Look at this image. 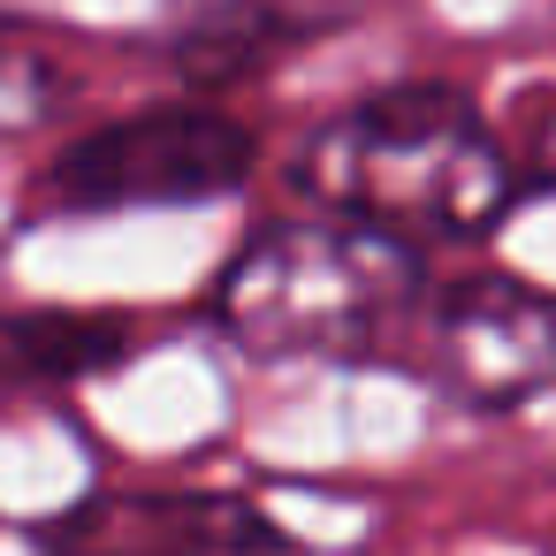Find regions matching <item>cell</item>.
Listing matches in <instances>:
<instances>
[{"instance_id": "52a82bcc", "label": "cell", "mask_w": 556, "mask_h": 556, "mask_svg": "<svg viewBox=\"0 0 556 556\" xmlns=\"http://www.w3.org/2000/svg\"><path fill=\"white\" fill-rule=\"evenodd\" d=\"M130 351V328L108 313H0V381H92Z\"/></svg>"}, {"instance_id": "3957f363", "label": "cell", "mask_w": 556, "mask_h": 556, "mask_svg": "<svg viewBox=\"0 0 556 556\" xmlns=\"http://www.w3.org/2000/svg\"><path fill=\"white\" fill-rule=\"evenodd\" d=\"M252 168H260V138L237 115L199 108V100H168V108H138L123 123L70 138L39 176V206L47 214L214 206V199H237Z\"/></svg>"}, {"instance_id": "6da1fadb", "label": "cell", "mask_w": 556, "mask_h": 556, "mask_svg": "<svg viewBox=\"0 0 556 556\" xmlns=\"http://www.w3.org/2000/svg\"><path fill=\"white\" fill-rule=\"evenodd\" d=\"M298 184L313 206L396 229L404 244L488 237L518 206L510 153L450 85H389L374 100H351L305 138Z\"/></svg>"}, {"instance_id": "5b68a950", "label": "cell", "mask_w": 556, "mask_h": 556, "mask_svg": "<svg viewBox=\"0 0 556 556\" xmlns=\"http://www.w3.org/2000/svg\"><path fill=\"white\" fill-rule=\"evenodd\" d=\"M47 556H290L298 541L244 495L100 488L39 526Z\"/></svg>"}, {"instance_id": "7a4b0ae2", "label": "cell", "mask_w": 556, "mask_h": 556, "mask_svg": "<svg viewBox=\"0 0 556 556\" xmlns=\"http://www.w3.org/2000/svg\"><path fill=\"white\" fill-rule=\"evenodd\" d=\"M419 298V244L351 214L267 222L206 290V320L267 366L290 358H358Z\"/></svg>"}, {"instance_id": "8992f818", "label": "cell", "mask_w": 556, "mask_h": 556, "mask_svg": "<svg viewBox=\"0 0 556 556\" xmlns=\"http://www.w3.org/2000/svg\"><path fill=\"white\" fill-rule=\"evenodd\" d=\"M358 16V0H161V54L191 85L252 77Z\"/></svg>"}, {"instance_id": "277c9868", "label": "cell", "mask_w": 556, "mask_h": 556, "mask_svg": "<svg viewBox=\"0 0 556 556\" xmlns=\"http://www.w3.org/2000/svg\"><path fill=\"white\" fill-rule=\"evenodd\" d=\"M434 374L472 412H518L556 389V290L526 275H465L434 305Z\"/></svg>"}, {"instance_id": "ba28073f", "label": "cell", "mask_w": 556, "mask_h": 556, "mask_svg": "<svg viewBox=\"0 0 556 556\" xmlns=\"http://www.w3.org/2000/svg\"><path fill=\"white\" fill-rule=\"evenodd\" d=\"M62 100V70L47 54H0V130H31Z\"/></svg>"}]
</instances>
